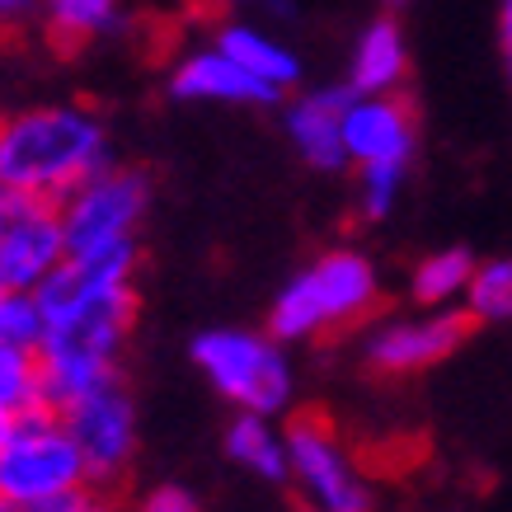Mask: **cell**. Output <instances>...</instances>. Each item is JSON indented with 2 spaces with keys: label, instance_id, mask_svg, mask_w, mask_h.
<instances>
[{
  "label": "cell",
  "instance_id": "3",
  "mask_svg": "<svg viewBox=\"0 0 512 512\" xmlns=\"http://www.w3.org/2000/svg\"><path fill=\"white\" fill-rule=\"evenodd\" d=\"M381 306V268L367 249L334 245L301 264L268 306V334L282 343H315L367 325Z\"/></svg>",
  "mask_w": 512,
  "mask_h": 512
},
{
  "label": "cell",
  "instance_id": "6",
  "mask_svg": "<svg viewBox=\"0 0 512 512\" xmlns=\"http://www.w3.org/2000/svg\"><path fill=\"white\" fill-rule=\"evenodd\" d=\"M287 484L301 512H376V484L325 414L287 423Z\"/></svg>",
  "mask_w": 512,
  "mask_h": 512
},
{
  "label": "cell",
  "instance_id": "20",
  "mask_svg": "<svg viewBox=\"0 0 512 512\" xmlns=\"http://www.w3.org/2000/svg\"><path fill=\"white\" fill-rule=\"evenodd\" d=\"M47 404V381L43 362L29 348H0V409L10 414H33Z\"/></svg>",
  "mask_w": 512,
  "mask_h": 512
},
{
  "label": "cell",
  "instance_id": "19",
  "mask_svg": "<svg viewBox=\"0 0 512 512\" xmlns=\"http://www.w3.org/2000/svg\"><path fill=\"white\" fill-rule=\"evenodd\" d=\"M461 311L470 315V325H512V254L475 264Z\"/></svg>",
  "mask_w": 512,
  "mask_h": 512
},
{
  "label": "cell",
  "instance_id": "31",
  "mask_svg": "<svg viewBox=\"0 0 512 512\" xmlns=\"http://www.w3.org/2000/svg\"><path fill=\"white\" fill-rule=\"evenodd\" d=\"M508 80H512V47H508Z\"/></svg>",
  "mask_w": 512,
  "mask_h": 512
},
{
  "label": "cell",
  "instance_id": "32",
  "mask_svg": "<svg viewBox=\"0 0 512 512\" xmlns=\"http://www.w3.org/2000/svg\"><path fill=\"white\" fill-rule=\"evenodd\" d=\"M5 198H10V193H5V188H0V207H5Z\"/></svg>",
  "mask_w": 512,
  "mask_h": 512
},
{
  "label": "cell",
  "instance_id": "22",
  "mask_svg": "<svg viewBox=\"0 0 512 512\" xmlns=\"http://www.w3.org/2000/svg\"><path fill=\"white\" fill-rule=\"evenodd\" d=\"M409 170H357V212L362 221H386L400 207Z\"/></svg>",
  "mask_w": 512,
  "mask_h": 512
},
{
  "label": "cell",
  "instance_id": "5",
  "mask_svg": "<svg viewBox=\"0 0 512 512\" xmlns=\"http://www.w3.org/2000/svg\"><path fill=\"white\" fill-rule=\"evenodd\" d=\"M90 484V466L52 404L19 414L15 428L0 442V498L10 508L47 512L52 503H62Z\"/></svg>",
  "mask_w": 512,
  "mask_h": 512
},
{
  "label": "cell",
  "instance_id": "14",
  "mask_svg": "<svg viewBox=\"0 0 512 512\" xmlns=\"http://www.w3.org/2000/svg\"><path fill=\"white\" fill-rule=\"evenodd\" d=\"M404 80H409V38H404L395 15H376L372 24H362L353 38L348 90L353 94H400Z\"/></svg>",
  "mask_w": 512,
  "mask_h": 512
},
{
  "label": "cell",
  "instance_id": "15",
  "mask_svg": "<svg viewBox=\"0 0 512 512\" xmlns=\"http://www.w3.org/2000/svg\"><path fill=\"white\" fill-rule=\"evenodd\" d=\"M212 43L226 57H235L254 80H264L268 90H278V94L301 90V57L273 29H264V24H254V19H226V24H217Z\"/></svg>",
  "mask_w": 512,
  "mask_h": 512
},
{
  "label": "cell",
  "instance_id": "13",
  "mask_svg": "<svg viewBox=\"0 0 512 512\" xmlns=\"http://www.w3.org/2000/svg\"><path fill=\"white\" fill-rule=\"evenodd\" d=\"M343 104H348V85L343 90H292L287 109H282V127H287L292 151L320 174L348 170Z\"/></svg>",
  "mask_w": 512,
  "mask_h": 512
},
{
  "label": "cell",
  "instance_id": "30",
  "mask_svg": "<svg viewBox=\"0 0 512 512\" xmlns=\"http://www.w3.org/2000/svg\"><path fill=\"white\" fill-rule=\"evenodd\" d=\"M0 512H15V508H10V503H5V498H0Z\"/></svg>",
  "mask_w": 512,
  "mask_h": 512
},
{
  "label": "cell",
  "instance_id": "16",
  "mask_svg": "<svg viewBox=\"0 0 512 512\" xmlns=\"http://www.w3.org/2000/svg\"><path fill=\"white\" fill-rule=\"evenodd\" d=\"M221 451H226L231 466H240L254 480L287 484V428L278 419H268V414H240L235 409V419L221 433Z\"/></svg>",
  "mask_w": 512,
  "mask_h": 512
},
{
  "label": "cell",
  "instance_id": "27",
  "mask_svg": "<svg viewBox=\"0 0 512 512\" xmlns=\"http://www.w3.org/2000/svg\"><path fill=\"white\" fill-rule=\"evenodd\" d=\"M503 43L512 47V0H503Z\"/></svg>",
  "mask_w": 512,
  "mask_h": 512
},
{
  "label": "cell",
  "instance_id": "28",
  "mask_svg": "<svg viewBox=\"0 0 512 512\" xmlns=\"http://www.w3.org/2000/svg\"><path fill=\"white\" fill-rule=\"evenodd\" d=\"M10 428H15V414H10V409H0V442H5V433H10Z\"/></svg>",
  "mask_w": 512,
  "mask_h": 512
},
{
  "label": "cell",
  "instance_id": "24",
  "mask_svg": "<svg viewBox=\"0 0 512 512\" xmlns=\"http://www.w3.org/2000/svg\"><path fill=\"white\" fill-rule=\"evenodd\" d=\"M47 512H127L118 498H113V489H99V484H90V489H80V494L62 498V503H52Z\"/></svg>",
  "mask_w": 512,
  "mask_h": 512
},
{
  "label": "cell",
  "instance_id": "18",
  "mask_svg": "<svg viewBox=\"0 0 512 512\" xmlns=\"http://www.w3.org/2000/svg\"><path fill=\"white\" fill-rule=\"evenodd\" d=\"M475 254L461 245L433 249L423 254L419 264L409 268V301L414 306H428V311H447V306H461L466 301V287L475 278Z\"/></svg>",
  "mask_w": 512,
  "mask_h": 512
},
{
  "label": "cell",
  "instance_id": "21",
  "mask_svg": "<svg viewBox=\"0 0 512 512\" xmlns=\"http://www.w3.org/2000/svg\"><path fill=\"white\" fill-rule=\"evenodd\" d=\"M43 306L38 292H15V287H0V348H29L38 353L43 343Z\"/></svg>",
  "mask_w": 512,
  "mask_h": 512
},
{
  "label": "cell",
  "instance_id": "4",
  "mask_svg": "<svg viewBox=\"0 0 512 512\" xmlns=\"http://www.w3.org/2000/svg\"><path fill=\"white\" fill-rule=\"evenodd\" d=\"M188 357H193L202 381L240 414L282 419L296 404L292 353L268 329H245V325L198 329L193 343H188Z\"/></svg>",
  "mask_w": 512,
  "mask_h": 512
},
{
  "label": "cell",
  "instance_id": "25",
  "mask_svg": "<svg viewBox=\"0 0 512 512\" xmlns=\"http://www.w3.org/2000/svg\"><path fill=\"white\" fill-rule=\"evenodd\" d=\"M38 19V0H0V33H15Z\"/></svg>",
  "mask_w": 512,
  "mask_h": 512
},
{
  "label": "cell",
  "instance_id": "2",
  "mask_svg": "<svg viewBox=\"0 0 512 512\" xmlns=\"http://www.w3.org/2000/svg\"><path fill=\"white\" fill-rule=\"evenodd\" d=\"M104 165H113L109 123L80 99L33 104L0 123V188L10 198L62 202Z\"/></svg>",
  "mask_w": 512,
  "mask_h": 512
},
{
  "label": "cell",
  "instance_id": "9",
  "mask_svg": "<svg viewBox=\"0 0 512 512\" xmlns=\"http://www.w3.org/2000/svg\"><path fill=\"white\" fill-rule=\"evenodd\" d=\"M470 334V315L461 306L447 311H419L409 315H386L362 334V362L376 376H419L437 362H447Z\"/></svg>",
  "mask_w": 512,
  "mask_h": 512
},
{
  "label": "cell",
  "instance_id": "23",
  "mask_svg": "<svg viewBox=\"0 0 512 512\" xmlns=\"http://www.w3.org/2000/svg\"><path fill=\"white\" fill-rule=\"evenodd\" d=\"M132 512H202V498L188 484H151Z\"/></svg>",
  "mask_w": 512,
  "mask_h": 512
},
{
  "label": "cell",
  "instance_id": "7",
  "mask_svg": "<svg viewBox=\"0 0 512 512\" xmlns=\"http://www.w3.org/2000/svg\"><path fill=\"white\" fill-rule=\"evenodd\" d=\"M151 198H156V179L141 165H118V160L104 165L76 193H66L57 202L66 226V249L85 254V249L137 240V231L151 217Z\"/></svg>",
  "mask_w": 512,
  "mask_h": 512
},
{
  "label": "cell",
  "instance_id": "1",
  "mask_svg": "<svg viewBox=\"0 0 512 512\" xmlns=\"http://www.w3.org/2000/svg\"><path fill=\"white\" fill-rule=\"evenodd\" d=\"M137 240L71 254L38 287L43 306V362L47 404L76 400L80 390L123 372V353L137 325Z\"/></svg>",
  "mask_w": 512,
  "mask_h": 512
},
{
  "label": "cell",
  "instance_id": "10",
  "mask_svg": "<svg viewBox=\"0 0 512 512\" xmlns=\"http://www.w3.org/2000/svg\"><path fill=\"white\" fill-rule=\"evenodd\" d=\"M71 259L62 207L43 198H5L0 207V287L38 292Z\"/></svg>",
  "mask_w": 512,
  "mask_h": 512
},
{
  "label": "cell",
  "instance_id": "17",
  "mask_svg": "<svg viewBox=\"0 0 512 512\" xmlns=\"http://www.w3.org/2000/svg\"><path fill=\"white\" fill-rule=\"evenodd\" d=\"M38 19L52 43L76 52L127 29V0H38Z\"/></svg>",
  "mask_w": 512,
  "mask_h": 512
},
{
  "label": "cell",
  "instance_id": "12",
  "mask_svg": "<svg viewBox=\"0 0 512 512\" xmlns=\"http://www.w3.org/2000/svg\"><path fill=\"white\" fill-rule=\"evenodd\" d=\"M165 90L179 104H226V109H268L282 94L268 90L264 80H254L245 66L226 57L217 43L207 47H184L170 62Z\"/></svg>",
  "mask_w": 512,
  "mask_h": 512
},
{
  "label": "cell",
  "instance_id": "26",
  "mask_svg": "<svg viewBox=\"0 0 512 512\" xmlns=\"http://www.w3.org/2000/svg\"><path fill=\"white\" fill-rule=\"evenodd\" d=\"M235 5H254L264 15H292V0H235Z\"/></svg>",
  "mask_w": 512,
  "mask_h": 512
},
{
  "label": "cell",
  "instance_id": "33",
  "mask_svg": "<svg viewBox=\"0 0 512 512\" xmlns=\"http://www.w3.org/2000/svg\"><path fill=\"white\" fill-rule=\"evenodd\" d=\"M0 123H5V113H0Z\"/></svg>",
  "mask_w": 512,
  "mask_h": 512
},
{
  "label": "cell",
  "instance_id": "29",
  "mask_svg": "<svg viewBox=\"0 0 512 512\" xmlns=\"http://www.w3.org/2000/svg\"><path fill=\"white\" fill-rule=\"evenodd\" d=\"M390 10H404V5H414V0H386Z\"/></svg>",
  "mask_w": 512,
  "mask_h": 512
},
{
  "label": "cell",
  "instance_id": "11",
  "mask_svg": "<svg viewBox=\"0 0 512 512\" xmlns=\"http://www.w3.org/2000/svg\"><path fill=\"white\" fill-rule=\"evenodd\" d=\"M343 151L353 170H409L419 156V113L400 94H353L343 104Z\"/></svg>",
  "mask_w": 512,
  "mask_h": 512
},
{
  "label": "cell",
  "instance_id": "8",
  "mask_svg": "<svg viewBox=\"0 0 512 512\" xmlns=\"http://www.w3.org/2000/svg\"><path fill=\"white\" fill-rule=\"evenodd\" d=\"M62 423L76 437L80 456L90 466V480L99 489H118L127 480V470L137 461L141 447V419H137V400L127 390L123 372L99 381V386L80 390L76 400L57 404Z\"/></svg>",
  "mask_w": 512,
  "mask_h": 512
}]
</instances>
